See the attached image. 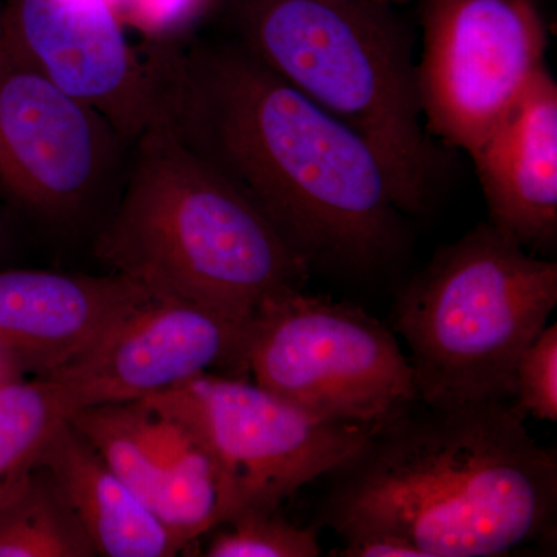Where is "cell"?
<instances>
[{"instance_id":"cell-13","label":"cell","mask_w":557,"mask_h":557,"mask_svg":"<svg viewBox=\"0 0 557 557\" xmlns=\"http://www.w3.org/2000/svg\"><path fill=\"white\" fill-rule=\"evenodd\" d=\"M494 228L525 249L557 240V84L544 67L471 159Z\"/></svg>"},{"instance_id":"cell-3","label":"cell","mask_w":557,"mask_h":557,"mask_svg":"<svg viewBox=\"0 0 557 557\" xmlns=\"http://www.w3.org/2000/svg\"><path fill=\"white\" fill-rule=\"evenodd\" d=\"M94 252L157 298L251 321L310 267L255 205L156 116L134 143Z\"/></svg>"},{"instance_id":"cell-8","label":"cell","mask_w":557,"mask_h":557,"mask_svg":"<svg viewBox=\"0 0 557 557\" xmlns=\"http://www.w3.org/2000/svg\"><path fill=\"white\" fill-rule=\"evenodd\" d=\"M424 126L474 157L545 67L541 0H421Z\"/></svg>"},{"instance_id":"cell-18","label":"cell","mask_w":557,"mask_h":557,"mask_svg":"<svg viewBox=\"0 0 557 557\" xmlns=\"http://www.w3.org/2000/svg\"><path fill=\"white\" fill-rule=\"evenodd\" d=\"M518 408L537 420H557V325H547L523 351L516 369Z\"/></svg>"},{"instance_id":"cell-23","label":"cell","mask_w":557,"mask_h":557,"mask_svg":"<svg viewBox=\"0 0 557 557\" xmlns=\"http://www.w3.org/2000/svg\"><path fill=\"white\" fill-rule=\"evenodd\" d=\"M2 231H3L2 222H0V242H2Z\"/></svg>"},{"instance_id":"cell-5","label":"cell","mask_w":557,"mask_h":557,"mask_svg":"<svg viewBox=\"0 0 557 557\" xmlns=\"http://www.w3.org/2000/svg\"><path fill=\"white\" fill-rule=\"evenodd\" d=\"M557 304V263L479 223L399 292L394 325L410 350L420 401H509L523 351Z\"/></svg>"},{"instance_id":"cell-9","label":"cell","mask_w":557,"mask_h":557,"mask_svg":"<svg viewBox=\"0 0 557 557\" xmlns=\"http://www.w3.org/2000/svg\"><path fill=\"white\" fill-rule=\"evenodd\" d=\"M124 141L0 38V194L33 218L78 220L121 177Z\"/></svg>"},{"instance_id":"cell-1","label":"cell","mask_w":557,"mask_h":557,"mask_svg":"<svg viewBox=\"0 0 557 557\" xmlns=\"http://www.w3.org/2000/svg\"><path fill=\"white\" fill-rule=\"evenodd\" d=\"M157 115L273 223L307 265L376 269L403 225L373 150L240 42L161 47Z\"/></svg>"},{"instance_id":"cell-2","label":"cell","mask_w":557,"mask_h":557,"mask_svg":"<svg viewBox=\"0 0 557 557\" xmlns=\"http://www.w3.org/2000/svg\"><path fill=\"white\" fill-rule=\"evenodd\" d=\"M508 401H418L330 472L319 525L381 534L423 557L507 556L555 537L557 457Z\"/></svg>"},{"instance_id":"cell-21","label":"cell","mask_w":557,"mask_h":557,"mask_svg":"<svg viewBox=\"0 0 557 557\" xmlns=\"http://www.w3.org/2000/svg\"><path fill=\"white\" fill-rule=\"evenodd\" d=\"M380 2L392 3V5H395V3H405L408 2V0H380Z\"/></svg>"},{"instance_id":"cell-15","label":"cell","mask_w":557,"mask_h":557,"mask_svg":"<svg viewBox=\"0 0 557 557\" xmlns=\"http://www.w3.org/2000/svg\"><path fill=\"white\" fill-rule=\"evenodd\" d=\"M94 545L46 468L0 498V557H94Z\"/></svg>"},{"instance_id":"cell-19","label":"cell","mask_w":557,"mask_h":557,"mask_svg":"<svg viewBox=\"0 0 557 557\" xmlns=\"http://www.w3.org/2000/svg\"><path fill=\"white\" fill-rule=\"evenodd\" d=\"M344 544L339 553L344 557H423L406 542L381 534L346 539Z\"/></svg>"},{"instance_id":"cell-4","label":"cell","mask_w":557,"mask_h":557,"mask_svg":"<svg viewBox=\"0 0 557 557\" xmlns=\"http://www.w3.org/2000/svg\"><path fill=\"white\" fill-rule=\"evenodd\" d=\"M239 42L359 135L401 214H423L446 157L424 126L413 35L380 0H234Z\"/></svg>"},{"instance_id":"cell-20","label":"cell","mask_w":557,"mask_h":557,"mask_svg":"<svg viewBox=\"0 0 557 557\" xmlns=\"http://www.w3.org/2000/svg\"><path fill=\"white\" fill-rule=\"evenodd\" d=\"M22 375L21 370L16 368L13 359L2 350L0 347V384L7 381L17 380Z\"/></svg>"},{"instance_id":"cell-17","label":"cell","mask_w":557,"mask_h":557,"mask_svg":"<svg viewBox=\"0 0 557 557\" xmlns=\"http://www.w3.org/2000/svg\"><path fill=\"white\" fill-rule=\"evenodd\" d=\"M209 542V557H317L321 555L318 527H298L277 511H249Z\"/></svg>"},{"instance_id":"cell-7","label":"cell","mask_w":557,"mask_h":557,"mask_svg":"<svg viewBox=\"0 0 557 557\" xmlns=\"http://www.w3.org/2000/svg\"><path fill=\"white\" fill-rule=\"evenodd\" d=\"M139 403L215 461L233 497L230 520L277 511L354 456L373 428L324 420L259 384L215 373Z\"/></svg>"},{"instance_id":"cell-16","label":"cell","mask_w":557,"mask_h":557,"mask_svg":"<svg viewBox=\"0 0 557 557\" xmlns=\"http://www.w3.org/2000/svg\"><path fill=\"white\" fill-rule=\"evenodd\" d=\"M81 409L73 388L53 373L0 384V498L38 467L54 432Z\"/></svg>"},{"instance_id":"cell-6","label":"cell","mask_w":557,"mask_h":557,"mask_svg":"<svg viewBox=\"0 0 557 557\" xmlns=\"http://www.w3.org/2000/svg\"><path fill=\"white\" fill-rule=\"evenodd\" d=\"M255 383L324 420L376 426L418 401L397 338L359 307L289 289L255 318Z\"/></svg>"},{"instance_id":"cell-12","label":"cell","mask_w":557,"mask_h":557,"mask_svg":"<svg viewBox=\"0 0 557 557\" xmlns=\"http://www.w3.org/2000/svg\"><path fill=\"white\" fill-rule=\"evenodd\" d=\"M157 298L121 274L0 271V347L22 372L50 375Z\"/></svg>"},{"instance_id":"cell-14","label":"cell","mask_w":557,"mask_h":557,"mask_svg":"<svg viewBox=\"0 0 557 557\" xmlns=\"http://www.w3.org/2000/svg\"><path fill=\"white\" fill-rule=\"evenodd\" d=\"M38 465L60 486L97 556L171 557L185 549L72 421L58 428Z\"/></svg>"},{"instance_id":"cell-10","label":"cell","mask_w":557,"mask_h":557,"mask_svg":"<svg viewBox=\"0 0 557 557\" xmlns=\"http://www.w3.org/2000/svg\"><path fill=\"white\" fill-rule=\"evenodd\" d=\"M252 335L255 319L153 298L53 375L73 388L83 409L141 401L197 376L247 372Z\"/></svg>"},{"instance_id":"cell-11","label":"cell","mask_w":557,"mask_h":557,"mask_svg":"<svg viewBox=\"0 0 557 557\" xmlns=\"http://www.w3.org/2000/svg\"><path fill=\"white\" fill-rule=\"evenodd\" d=\"M2 39L47 79L98 110L127 143L156 119L146 62L108 0H2Z\"/></svg>"},{"instance_id":"cell-22","label":"cell","mask_w":557,"mask_h":557,"mask_svg":"<svg viewBox=\"0 0 557 557\" xmlns=\"http://www.w3.org/2000/svg\"><path fill=\"white\" fill-rule=\"evenodd\" d=\"M0 38H2V0H0Z\"/></svg>"}]
</instances>
